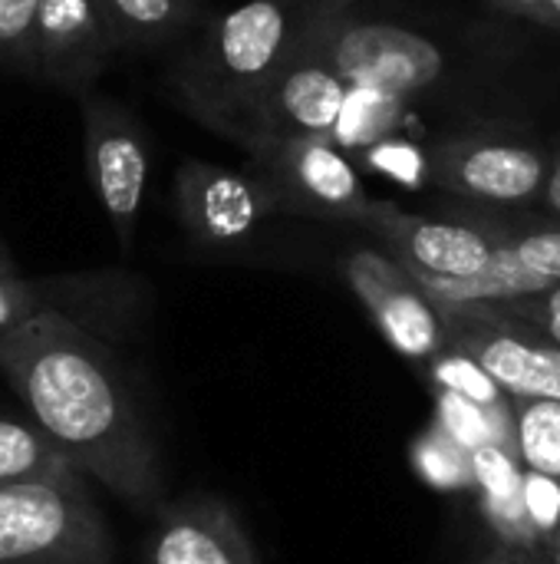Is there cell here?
<instances>
[{
    "label": "cell",
    "mask_w": 560,
    "mask_h": 564,
    "mask_svg": "<svg viewBox=\"0 0 560 564\" xmlns=\"http://www.w3.org/2000/svg\"><path fill=\"white\" fill-rule=\"evenodd\" d=\"M145 564H257L238 519L215 499L162 509L145 539Z\"/></svg>",
    "instance_id": "15"
},
{
    "label": "cell",
    "mask_w": 560,
    "mask_h": 564,
    "mask_svg": "<svg viewBox=\"0 0 560 564\" xmlns=\"http://www.w3.org/2000/svg\"><path fill=\"white\" fill-rule=\"evenodd\" d=\"M300 36L340 69L350 89L389 99L429 96L452 66L449 50L436 36L353 10L327 23H307Z\"/></svg>",
    "instance_id": "5"
},
{
    "label": "cell",
    "mask_w": 560,
    "mask_h": 564,
    "mask_svg": "<svg viewBox=\"0 0 560 564\" xmlns=\"http://www.w3.org/2000/svg\"><path fill=\"white\" fill-rule=\"evenodd\" d=\"M495 307H502V311H515V314H551V317H560V284H551L548 291L531 294V297L502 301V304H495Z\"/></svg>",
    "instance_id": "25"
},
{
    "label": "cell",
    "mask_w": 560,
    "mask_h": 564,
    "mask_svg": "<svg viewBox=\"0 0 560 564\" xmlns=\"http://www.w3.org/2000/svg\"><path fill=\"white\" fill-rule=\"evenodd\" d=\"M79 473L59 446L36 426L0 416V486L33 482V479H59Z\"/></svg>",
    "instance_id": "18"
},
{
    "label": "cell",
    "mask_w": 560,
    "mask_h": 564,
    "mask_svg": "<svg viewBox=\"0 0 560 564\" xmlns=\"http://www.w3.org/2000/svg\"><path fill=\"white\" fill-rule=\"evenodd\" d=\"M0 373L59 453L139 512L158 509L162 466L116 340L46 314L0 330Z\"/></svg>",
    "instance_id": "1"
},
{
    "label": "cell",
    "mask_w": 560,
    "mask_h": 564,
    "mask_svg": "<svg viewBox=\"0 0 560 564\" xmlns=\"http://www.w3.org/2000/svg\"><path fill=\"white\" fill-rule=\"evenodd\" d=\"M119 50L165 46L188 33L201 0H99Z\"/></svg>",
    "instance_id": "16"
},
{
    "label": "cell",
    "mask_w": 560,
    "mask_h": 564,
    "mask_svg": "<svg viewBox=\"0 0 560 564\" xmlns=\"http://www.w3.org/2000/svg\"><path fill=\"white\" fill-rule=\"evenodd\" d=\"M492 307H495V304H492ZM498 311H502V307H498ZM505 314L518 317L521 324L535 327L538 334H545L548 340H554L560 347V317H551V314H515V311H505Z\"/></svg>",
    "instance_id": "28"
},
{
    "label": "cell",
    "mask_w": 560,
    "mask_h": 564,
    "mask_svg": "<svg viewBox=\"0 0 560 564\" xmlns=\"http://www.w3.org/2000/svg\"><path fill=\"white\" fill-rule=\"evenodd\" d=\"M518 453L525 469L560 482V400H515Z\"/></svg>",
    "instance_id": "19"
},
{
    "label": "cell",
    "mask_w": 560,
    "mask_h": 564,
    "mask_svg": "<svg viewBox=\"0 0 560 564\" xmlns=\"http://www.w3.org/2000/svg\"><path fill=\"white\" fill-rule=\"evenodd\" d=\"M449 347L469 354L515 400H560V347L492 304H436Z\"/></svg>",
    "instance_id": "11"
},
{
    "label": "cell",
    "mask_w": 560,
    "mask_h": 564,
    "mask_svg": "<svg viewBox=\"0 0 560 564\" xmlns=\"http://www.w3.org/2000/svg\"><path fill=\"white\" fill-rule=\"evenodd\" d=\"M172 195L185 235L205 251L241 248L277 215L274 195L257 172H238L205 159L178 162Z\"/></svg>",
    "instance_id": "12"
},
{
    "label": "cell",
    "mask_w": 560,
    "mask_h": 564,
    "mask_svg": "<svg viewBox=\"0 0 560 564\" xmlns=\"http://www.w3.org/2000/svg\"><path fill=\"white\" fill-rule=\"evenodd\" d=\"M254 169L274 195L281 215H300L337 225H360L373 202L363 188L356 162L340 139H294L251 155Z\"/></svg>",
    "instance_id": "10"
},
{
    "label": "cell",
    "mask_w": 560,
    "mask_h": 564,
    "mask_svg": "<svg viewBox=\"0 0 560 564\" xmlns=\"http://www.w3.org/2000/svg\"><path fill=\"white\" fill-rule=\"evenodd\" d=\"M145 281L122 268L63 271L43 278L0 274V330L56 314L119 344L145 317Z\"/></svg>",
    "instance_id": "7"
},
{
    "label": "cell",
    "mask_w": 560,
    "mask_h": 564,
    "mask_svg": "<svg viewBox=\"0 0 560 564\" xmlns=\"http://www.w3.org/2000/svg\"><path fill=\"white\" fill-rule=\"evenodd\" d=\"M475 479L485 489V502L492 512V522L515 542H531L538 535L528 502H525V473L515 466V459L505 453V446L485 443L472 453Z\"/></svg>",
    "instance_id": "17"
},
{
    "label": "cell",
    "mask_w": 560,
    "mask_h": 564,
    "mask_svg": "<svg viewBox=\"0 0 560 564\" xmlns=\"http://www.w3.org/2000/svg\"><path fill=\"white\" fill-rule=\"evenodd\" d=\"M112 555L83 473L0 486V564H112Z\"/></svg>",
    "instance_id": "4"
},
{
    "label": "cell",
    "mask_w": 560,
    "mask_h": 564,
    "mask_svg": "<svg viewBox=\"0 0 560 564\" xmlns=\"http://www.w3.org/2000/svg\"><path fill=\"white\" fill-rule=\"evenodd\" d=\"M429 370H432V380L436 387L442 390H452L459 397H465L469 403L482 406V410H492V413H512V393H505L469 354L455 350V347H446L436 360H429Z\"/></svg>",
    "instance_id": "20"
},
{
    "label": "cell",
    "mask_w": 560,
    "mask_h": 564,
    "mask_svg": "<svg viewBox=\"0 0 560 564\" xmlns=\"http://www.w3.org/2000/svg\"><path fill=\"white\" fill-rule=\"evenodd\" d=\"M429 185L479 205L541 202L551 155L525 139L502 132L442 135L426 149Z\"/></svg>",
    "instance_id": "9"
},
{
    "label": "cell",
    "mask_w": 560,
    "mask_h": 564,
    "mask_svg": "<svg viewBox=\"0 0 560 564\" xmlns=\"http://www.w3.org/2000/svg\"><path fill=\"white\" fill-rule=\"evenodd\" d=\"M439 406H442V423H446V430H449L452 440L462 443L469 453H475V449L485 446V443L502 446V440L495 436V426L515 420V413H492V410H482V406L469 403L465 397H459V393H452V390H442V387H439Z\"/></svg>",
    "instance_id": "22"
},
{
    "label": "cell",
    "mask_w": 560,
    "mask_h": 564,
    "mask_svg": "<svg viewBox=\"0 0 560 564\" xmlns=\"http://www.w3.org/2000/svg\"><path fill=\"white\" fill-rule=\"evenodd\" d=\"M360 0H310V13H307V23H327V20H337L343 13H350Z\"/></svg>",
    "instance_id": "26"
},
{
    "label": "cell",
    "mask_w": 560,
    "mask_h": 564,
    "mask_svg": "<svg viewBox=\"0 0 560 564\" xmlns=\"http://www.w3.org/2000/svg\"><path fill=\"white\" fill-rule=\"evenodd\" d=\"M541 3H545V0H488L492 10L508 13V17H535V10H538Z\"/></svg>",
    "instance_id": "29"
},
{
    "label": "cell",
    "mask_w": 560,
    "mask_h": 564,
    "mask_svg": "<svg viewBox=\"0 0 560 564\" xmlns=\"http://www.w3.org/2000/svg\"><path fill=\"white\" fill-rule=\"evenodd\" d=\"M535 23H541V26H548V30H558L560 33V0H545L538 10H535V17H531Z\"/></svg>",
    "instance_id": "30"
},
{
    "label": "cell",
    "mask_w": 560,
    "mask_h": 564,
    "mask_svg": "<svg viewBox=\"0 0 560 564\" xmlns=\"http://www.w3.org/2000/svg\"><path fill=\"white\" fill-rule=\"evenodd\" d=\"M116 53L119 43L99 0H40L30 79L83 99Z\"/></svg>",
    "instance_id": "14"
},
{
    "label": "cell",
    "mask_w": 560,
    "mask_h": 564,
    "mask_svg": "<svg viewBox=\"0 0 560 564\" xmlns=\"http://www.w3.org/2000/svg\"><path fill=\"white\" fill-rule=\"evenodd\" d=\"M347 99L350 83L320 50L300 36L287 66L257 93L228 139L248 155L294 139H340Z\"/></svg>",
    "instance_id": "6"
},
{
    "label": "cell",
    "mask_w": 560,
    "mask_h": 564,
    "mask_svg": "<svg viewBox=\"0 0 560 564\" xmlns=\"http://www.w3.org/2000/svg\"><path fill=\"white\" fill-rule=\"evenodd\" d=\"M0 274H20V264L10 254V248L3 245V238H0Z\"/></svg>",
    "instance_id": "31"
},
{
    "label": "cell",
    "mask_w": 560,
    "mask_h": 564,
    "mask_svg": "<svg viewBox=\"0 0 560 564\" xmlns=\"http://www.w3.org/2000/svg\"><path fill=\"white\" fill-rule=\"evenodd\" d=\"M360 228L376 235V241L422 288L442 281L488 278L502 284L505 301L531 297L551 288V281L531 274L515 261V254L495 231L488 212H475L465 218H429L406 212L393 202L373 198L360 218Z\"/></svg>",
    "instance_id": "3"
},
{
    "label": "cell",
    "mask_w": 560,
    "mask_h": 564,
    "mask_svg": "<svg viewBox=\"0 0 560 564\" xmlns=\"http://www.w3.org/2000/svg\"><path fill=\"white\" fill-rule=\"evenodd\" d=\"M541 205L545 212L560 221V152L551 159V169H548V182H545V192H541Z\"/></svg>",
    "instance_id": "27"
},
{
    "label": "cell",
    "mask_w": 560,
    "mask_h": 564,
    "mask_svg": "<svg viewBox=\"0 0 560 564\" xmlns=\"http://www.w3.org/2000/svg\"><path fill=\"white\" fill-rule=\"evenodd\" d=\"M337 268L393 350L429 364L449 347V330L436 301L383 245L353 248Z\"/></svg>",
    "instance_id": "13"
},
{
    "label": "cell",
    "mask_w": 560,
    "mask_h": 564,
    "mask_svg": "<svg viewBox=\"0 0 560 564\" xmlns=\"http://www.w3.org/2000/svg\"><path fill=\"white\" fill-rule=\"evenodd\" d=\"M307 13L310 0H248L205 20L165 73L178 109L228 139L244 109L294 56Z\"/></svg>",
    "instance_id": "2"
},
{
    "label": "cell",
    "mask_w": 560,
    "mask_h": 564,
    "mask_svg": "<svg viewBox=\"0 0 560 564\" xmlns=\"http://www.w3.org/2000/svg\"><path fill=\"white\" fill-rule=\"evenodd\" d=\"M79 102L89 188L122 251L132 248L149 188V139L142 122L112 96L86 93Z\"/></svg>",
    "instance_id": "8"
},
{
    "label": "cell",
    "mask_w": 560,
    "mask_h": 564,
    "mask_svg": "<svg viewBox=\"0 0 560 564\" xmlns=\"http://www.w3.org/2000/svg\"><path fill=\"white\" fill-rule=\"evenodd\" d=\"M525 502H528V516L538 529V535L545 532H558L560 529V482L541 473H525Z\"/></svg>",
    "instance_id": "24"
},
{
    "label": "cell",
    "mask_w": 560,
    "mask_h": 564,
    "mask_svg": "<svg viewBox=\"0 0 560 564\" xmlns=\"http://www.w3.org/2000/svg\"><path fill=\"white\" fill-rule=\"evenodd\" d=\"M40 0H0V66L30 73Z\"/></svg>",
    "instance_id": "23"
},
{
    "label": "cell",
    "mask_w": 560,
    "mask_h": 564,
    "mask_svg": "<svg viewBox=\"0 0 560 564\" xmlns=\"http://www.w3.org/2000/svg\"><path fill=\"white\" fill-rule=\"evenodd\" d=\"M488 218L521 268H528L531 274H538L551 284H560V221L541 225V228H515V225L502 221L495 212H488Z\"/></svg>",
    "instance_id": "21"
}]
</instances>
